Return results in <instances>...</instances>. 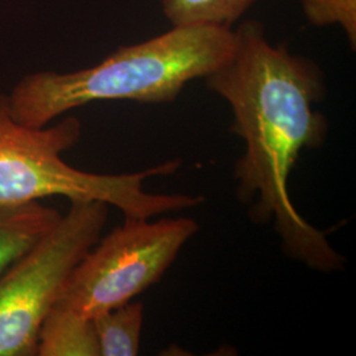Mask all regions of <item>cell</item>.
Masks as SVG:
<instances>
[{
	"label": "cell",
	"instance_id": "cell-10",
	"mask_svg": "<svg viewBox=\"0 0 356 356\" xmlns=\"http://www.w3.org/2000/svg\"><path fill=\"white\" fill-rule=\"evenodd\" d=\"M310 26H339L350 44L356 48V0H300Z\"/></svg>",
	"mask_w": 356,
	"mask_h": 356
},
{
	"label": "cell",
	"instance_id": "cell-7",
	"mask_svg": "<svg viewBox=\"0 0 356 356\" xmlns=\"http://www.w3.org/2000/svg\"><path fill=\"white\" fill-rule=\"evenodd\" d=\"M36 356H101L92 321L56 304L41 323Z\"/></svg>",
	"mask_w": 356,
	"mask_h": 356
},
{
	"label": "cell",
	"instance_id": "cell-8",
	"mask_svg": "<svg viewBox=\"0 0 356 356\" xmlns=\"http://www.w3.org/2000/svg\"><path fill=\"white\" fill-rule=\"evenodd\" d=\"M92 326L101 356H135L140 350L144 305L127 302L94 316Z\"/></svg>",
	"mask_w": 356,
	"mask_h": 356
},
{
	"label": "cell",
	"instance_id": "cell-9",
	"mask_svg": "<svg viewBox=\"0 0 356 356\" xmlns=\"http://www.w3.org/2000/svg\"><path fill=\"white\" fill-rule=\"evenodd\" d=\"M257 0H160L172 26L234 28Z\"/></svg>",
	"mask_w": 356,
	"mask_h": 356
},
{
	"label": "cell",
	"instance_id": "cell-3",
	"mask_svg": "<svg viewBox=\"0 0 356 356\" xmlns=\"http://www.w3.org/2000/svg\"><path fill=\"white\" fill-rule=\"evenodd\" d=\"M81 122L69 116L53 127H28L10 113L8 97L0 95V204H26L60 195L70 202L101 201L124 218L175 213L202 204V197L154 194L144 189L147 178L169 176L173 160L136 173L98 175L69 165L63 153L81 139Z\"/></svg>",
	"mask_w": 356,
	"mask_h": 356
},
{
	"label": "cell",
	"instance_id": "cell-4",
	"mask_svg": "<svg viewBox=\"0 0 356 356\" xmlns=\"http://www.w3.org/2000/svg\"><path fill=\"white\" fill-rule=\"evenodd\" d=\"M108 204L70 202L69 211L0 273V356H36L41 323L72 270L101 239Z\"/></svg>",
	"mask_w": 356,
	"mask_h": 356
},
{
	"label": "cell",
	"instance_id": "cell-1",
	"mask_svg": "<svg viewBox=\"0 0 356 356\" xmlns=\"http://www.w3.org/2000/svg\"><path fill=\"white\" fill-rule=\"evenodd\" d=\"M229 60L204 78L207 89L229 103L231 131L245 148L234 168L236 197L257 225H273L285 254L318 272H334L344 257L326 234L294 207L289 176L304 149L322 147L329 132L316 108L326 97L318 65L273 45L257 20L235 28Z\"/></svg>",
	"mask_w": 356,
	"mask_h": 356
},
{
	"label": "cell",
	"instance_id": "cell-6",
	"mask_svg": "<svg viewBox=\"0 0 356 356\" xmlns=\"http://www.w3.org/2000/svg\"><path fill=\"white\" fill-rule=\"evenodd\" d=\"M61 216L41 202L0 204V273L47 235Z\"/></svg>",
	"mask_w": 356,
	"mask_h": 356
},
{
	"label": "cell",
	"instance_id": "cell-5",
	"mask_svg": "<svg viewBox=\"0 0 356 356\" xmlns=\"http://www.w3.org/2000/svg\"><path fill=\"white\" fill-rule=\"evenodd\" d=\"M198 229L186 216L124 218L76 264L56 304L88 318L127 304L163 279Z\"/></svg>",
	"mask_w": 356,
	"mask_h": 356
},
{
	"label": "cell",
	"instance_id": "cell-2",
	"mask_svg": "<svg viewBox=\"0 0 356 356\" xmlns=\"http://www.w3.org/2000/svg\"><path fill=\"white\" fill-rule=\"evenodd\" d=\"M235 42L234 28L172 26L163 35L119 48L89 69L26 76L8 97L10 113L16 122L40 128L98 101L175 102L191 81L204 79L225 64Z\"/></svg>",
	"mask_w": 356,
	"mask_h": 356
}]
</instances>
